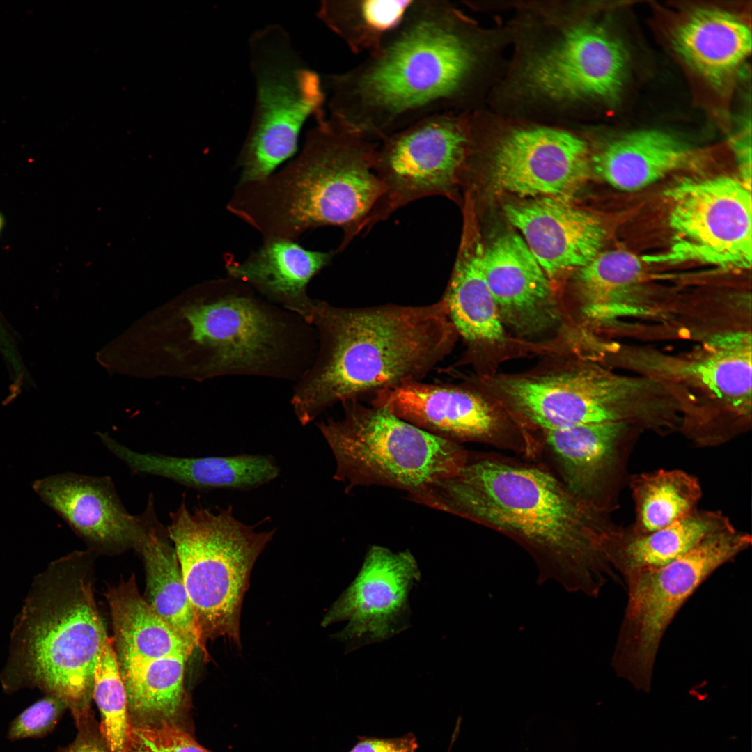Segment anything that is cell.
<instances>
[{
	"label": "cell",
	"mask_w": 752,
	"mask_h": 752,
	"mask_svg": "<svg viewBox=\"0 0 752 752\" xmlns=\"http://www.w3.org/2000/svg\"><path fill=\"white\" fill-rule=\"evenodd\" d=\"M629 423L610 421L543 430L563 483L576 496L602 512L603 498Z\"/></svg>",
	"instance_id": "d4e9b609"
},
{
	"label": "cell",
	"mask_w": 752,
	"mask_h": 752,
	"mask_svg": "<svg viewBox=\"0 0 752 752\" xmlns=\"http://www.w3.org/2000/svg\"><path fill=\"white\" fill-rule=\"evenodd\" d=\"M733 526L719 512L698 511L653 532L624 534L611 528L602 542L603 554L624 579L657 568L680 557L702 539Z\"/></svg>",
	"instance_id": "83f0119b"
},
{
	"label": "cell",
	"mask_w": 752,
	"mask_h": 752,
	"mask_svg": "<svg viewBox=\"0 0 752 752\" xmlns=\"http://www.w3.org/2000/svg\"><path fill=\"white\" fill-rule=\"evenodd\" d=\"M127 752H210L178 722L130 721Z\"/></svg>",
	"instance_id": "e575fe53"
},
{
	"label": "cell",
	"mask_w": 752,
	"mask_h": 752,
	"mask_svg": "<svg viewBox=\"0 0 752 752\" xmlns=\"http://www.w3.org/2000/svg\"><path fill=\"white\" fill-rule=\"evenodd\" d=\"M5 225V219L2 213L0 212V236Z\"/></svg>",
	"instance_id": "60d3db41"
},
{
	"label": "cell",
	"mask_w": 752,
	"mask_h": 752,
	"mask_svg": "<svg viewBox=\"0 0 752 752\" xmlns=\"http://www.w3.org/2000/svg\"><path fill=\"white\" fill-rule=\"evenodd\" d=\"M455 112L432 115L379 143L375 170L384 193L366 229L402 207L432 196L455 201L464 169L469 134Z\"/></svg>",
	"instance_id": "4fadbf2b"
},
{
	"label": "cell",
	"mask_w": 752,
	"mask_h": 752,
	"mask_svg": "<svg viewBox=\"0 0 752 752\" xmlns=\"http://www.w3.org/2000/svg\"><path fill=\"white\" fill-rule=\"evenodd\" d=\"M66 708L67 705L63 700L46 694L12 721L8 738L15 741L47 735L54 728Z\"/></svg>",
	"instance_id": "d590c367"
},
{
	"label": "cell",
	"mask_w": 752,
	"mask_h": 752,
	"mask_svg": "<svg viewBox=\"0 0 752 752\" xmlns=\"http://www.w3.org/2000/svg\"><path fill=\"white\" fill-rule=\"evenodd\" d=\"M496 386L516 415L542 431L639 421L656 408L652 396L666 393L653 379L627 378L591 365L502 377Z\"/></svg>",
	"instance_id": "8fae6325"
},
{
	"label": "cell",
	"mask_w": 752,
	"mask_h": 752,
	"mask_svg": "<svg viewBox=\"0 0 752 752\" xmlns=\"http://www.w3.org/2000/svg\"><path fill=\"white\" fill-rule=\"evenodd\" d=\"M92 698L100 710L99 728L110 752H127L130 719L113 637H107L95 664Z\"/></svg>",
	"instance_id": "836d02e7"
},
{
	"label": "cell",
	"mask_w": 752,
	"mask_h": 752,
	"mask_svg": "<svg viewBox=\"0 0 752 752\" xmlns=\"http://www.w3.org/2000/svg\"><path fill=\"white\" fill-rule=\"evenodd\" d=\"M181 309L191 373L298 379L315 357L311 325L228 276Z\"/></svg>",
	"instance_id": "8992f818"
},
{
	"label": "cell",
	"mask_w": 752,
	"mask_h": 752,
	"mask_svg": "<svg viewBox=\"0 0 752 752\" xmlns=\"http://www.w3.org/2000/svg\"><path fill=\"white\" fill-rule=\"evenodd\" d=\"M412 501L499 531L531 556L538 582L597 597L611 566L602 549L610 528L601 511L544 469L494 458H468L459 471Z\"/></svg>",
	"instance_id": "6da1fadb"
},
{
	"label": "cell",
	"mask_w": 752,
	"mask_h": 752,
	"mask_svg": "<svg viewBox=\"0 0 752 752\" xmlns=\"http://www.w3.org/2000/svg\"><path fill=\"white\" fill-rule=\"evenodd\" d=\"M484 250L474 208L466 203L460 247L442 298L457 334L472 344L502 343L506 338L483 273Z\"/></svg>",
	"instance_id": "cb8c5ba5"
},
{
	"label": "cell",
	"mask_w": 752,
	"mask_h": 752,
	"mask_svg": "<svg viewBox=\"0 0 752 752\" xmlns=\"http://www.w3.org/2000/svg\"><path fill=\"white\" fill-rule=\"evenodd\" d=\"M263 242L244 260L226 258L228 277L249 285L266 300L305 321L314 300L307 293V285L330 263L335 252L308 250L295 241L284 239Z\"/></svg>",
	"instance_id": "603a6c76"
},
{
	"label": "cell",
	"mask_w": 752,
	"mask_h": 752,
	"mask_svg": "<svg viewBox=\"0 0 752 752\" xmlns=\"http://www.w3.org/2000/svg\"><path fill=\"white\" fill-rule=\"evenodd\" d=\"M33 489L94 549L134 547L141 535V514L128 512L109 476L58 473L35 480Z\"/></svg>",
	"instance_id": "d6986e66"
},
{
	"label": "cell",
	"mask_w": 752,
	"mask_h": 752,
	"mask_svg": "<svg viewBox=\"0 0 752 752\" xmlns=\"http://www.w3.org/2000/svg\"><path fill=\"white\" fill-rule=\"evenodd\" d=\"M676 52L696 72L720 86L751 51V32L737 15L723 10L692 11L674 31Z\"/></svg>",
	"instance_id": "4316f807"
},
{
	"label": "cell",
	"mask_w": 752,
	"mask_h": 752,
	"mask_svg": "<svg viewBox=\"0 0 752 752\" xmlns=\"http://www.w3.org/2000/svg\"><path fill=\"white\" fill-rule=\"evenodd\" d=\"M412 0H323L318 18L355 54L375 51Z\"/></svg>",
	"instance_id": "d6a6232c"
},
{
	"label": "cell",
	"mask_w": 752,
	"mask_h": 752,
	"mask_svg": "<svg viewBox=\"0 0 752 752\" xmlns=\"http://www.w3.org/2000/svg\"><path fill=\"white\" fill-rule=\"evenodd\" d=\"M627 65L622 45L602 29L574 28L550 51L532 61L526 76L535 91L554 98L613 100Z\"/></svg>",
	"instance_id": "e0dca14e"
},
{
	"label": "cell",
	"mask_w": 752,
	"mask_h": 752,
	"mask_svg": "<svg viewBox=\"0 0 752 752\" xmlns=\"http://www.w3.org/2000/svg\"><path fill=\"white\" fill-rule=\"evenodd\" d=\"M374 395L372 405L444 439L534 451V443L510 432L497 411L470 391L416 381L379 390Z\"/></svg>",
	"instance_id": "5bb4252c"
},
{
	"label": "cell",
	"mask_w": 752,
	"mask_h": 752,
	"mask_svg": "<svg viewBox=\"0 0 752 752\" xmlns=\"http://www.w3.org/2000/svg\"><path fill=\"white\" fill-rule=\"evenodd\" d=\"M306 322L319 343L291 398L303 425L336 402L420 381L451 352L458 335L443 298L425 306L363 308L314 299Z\"/></svg>",
	"instance_id": "3957f363"
},
{
	"label": "cell",
	"mask_w": 752,
	"mask_h": 752,
	"mask_svg": "<svg viewBox=\"0 0 752 752\" xmlns=\"http://www.w3.org/2000/svg\"><path fill=\"white\" fill-rule=\"evenodd\" d=\"M344 416L317 425L334 455V479L345 489L382 485L409 496L452 476L469 456L459 443L409 423L387 409L343 403Z\"/></svg>",
	"instance_id": "ba28073f"
},
{
	"label": "cell",
	"mask_w": 752,
	"mask_h": 752,
	"mask_svg": "<svg viewBox=\"0 0 752 752\" xmlns=\"http://www.w3.org/2000/svg\"><path fill=\"white\" fill-rule=\"evenodd\" d=\"M666 196L670 245L644 260L695 262L723 269L751 267V186L726 175L689 178L671 187Z\"/></svg>",
	"instance_id": "7c38bea8"
},
{
	"label": "cell",
	"mask_w": 752,
	"mask_h": 752,
	"mask_svg": "<svg viewBox=\"0 0 752 752\" xmlns=\"http://www.w3.org/2000/svg\"><path fill=\"white\" fill-rule=\"evenodd\" d=\"M691 150L673 135L641 130L613 141L594 158L596 173L614 188H644L691 162Z\"/></svg>",
	"instance_id": "f1b7e54d"
},
{
	"label": "cell",
	"mask_w": 752,
	"mask_h": 752,
	"mask_svg": "<svg viewBox=\"0 0 752 752\" xmlns=\"http://www.w3.org/2000/svg\"><path fill=\"white\" fill-rule=\"evenodd\" d=\"M503 211L549 279L584 267L605 242L601 221L563 198L538 197L507 204Z\"/></svg>",
	"instance_id": "ffe728a7"
},
{
	"label": "cell",
	"mask_w": 752,
	"mask_h": 752,
	"mask_svg": "<svg viewBox=\"0 0 752 752\" xmlns=\"http://www.w3.org/2000/svg\"><path fill=\"white\" fill-rule=\"evenodd\" d=\"M643 272L641 260L620 249L600 252L575 278L584 316L597 322L648 315L633 292Z\"/></svg>",
	"instance_id": "4dcf8cb0"
},
{
	"label": "cell",
	"mask_w": 752,
	"mask_h": 752,
	"mask_svg": "<svg viewBox=\"0 0 752 752\" xmlns=\"http://www.w3.org/2000/svg\"><path fill=\"white\" fill-rule=\"evenodd\" d=\"M630 487L635 503L632 533L647 534L696 510L701 497L698 480L680 470H659L634 476Z\"/></svg>",
	"instance_id": "1f68e13d"
},
{
	"label": "cell",
	"mask_w": 752,
	"mask_h": 752,
	"mask_svg": "<svg viewBox=\"0 0 752 752\" xmlns=\"http://www.w3.org/2000/svg\"><path fill=\"white\" fill-rule=\"evenodd\" d=\"M93 557L75 551L35 580L1 678L7 691L30 687L59 698L76 724L91 716L94 669L108 637L85 574Z\"/></svg>",
	"instance_id": "5b68a950"
},
{
	"label": "cell",
	"mask_w": 752,
	"mask_h": 752,
	"mask_svg": "<svg viewBox=\"0 0 752 752\" xmlns=\"http://www.w3.org/2000/svg\"><path fill=\"white\" fill-rule=\"evenodd\" d=\"M102 444L136 473L159 476L197 489L250 490L276 478L280 469L272 457L262 455L181 457L141 453L107 433Z\"/></svg>",
	"instance_id": "7402d4cb"
},
{
	"label": "cell",
	"mask_w": 752,
	"mask_h": 752,
	"mask_svg": "<svg viewBox=\"0 0 752 752\" xmlns=\"http://www.w3.org/2000/svg\"><path fill=\"white\" fill-rule=\"evenodd\" d=\"M418 747L416 736L409 733L393 738L359 737L348 752H416Z\"/></svg>",
	"instance_id": "8d00e7d4"
},
{
	"label": "cell",
	"mask_w": 752,
	"mask_h": 752,
	"mask_svg": "<svg viewBox=\"0 0 752 752\" xmlns=\"http://www.w3.org/2000/svg\"><path fill=\"white\" fill-rule=\"evenodd\" d=\"M751 334L721 331L685 358L657 362L666 377L706 395L744 423L751 415Z\"/></svg>",
	"instance_id": "44dd1931"
},
{
	"label": "cell",
	"mask_w": 752,
	"mask_h": 752,
	"mask_svg": "<svg viewBox=\"0 0 752 752\" xmlns=\"http://www.w3.org/2000/svg\"><path fill=\"white\" fill-rule=\"evenodd\" d=\"M483 268L505 329L535 338L561 324L549 278L521 236L506 233L485 247Z\"/></svg>",
	"instance_id": "ac0fdd59"
},
{
	"label": "cell",
	"mask_w": 752,
	"mask_h": 752,
	"mask_svg": "<svg viewBox=\"0 0 752 752\" xmlns=\"http://www.w3.org/2000/svg\"><path fill=\"white\" fill-rule=\"evenodd\" d=\"M751 543L749 534L731 526L707 535L667 565L625 579L627 602L611 660L617 675L649 692L661 641L678 611L715 570Z\"/></svg>",
	"instance_id": "30bf717a"
},
{
	"label": "cell",
	"mask_w": 752,
	"mask_h": 752,
	"mask_svg": "<svg viewBox=\"0 0 752 752\" xmlns=\"http://www.w3.org/2000/svg\"><path fill=\"white\" fill-rule=\"evenodd\" d=\"M249 50L255 100L237 161L239 182L272 175L297 150L306 120L325 116L320 78L304 61L283 26L271 24L256 31Z\"/></svg>",
	"instance_id": "9c48e42d"
},
{
	"label": "cell",
	"mask_w": 752,
	"mask_h": 752,
	"mask_svg": "<svg viewBox=\"0 0 752 752\" xmlns=\"http://www.w3.org/2000/svg\"><path fill=\"white\" fill-rule=\"evenodd\" d=\"M92 719L90 716L76 725L78 733L75 739L60 752H110L99 727Z\"/></svg>",
	"instance_id": "74e56055"
},
{
	"label": "cell",
	"mask_w": 752,
	"mask_h": 752,
	"mask_svg": "<svg viewBox=\"0 0 752 752\" xmlns=\"http://www.w3.org/2000/svg\"><path fill=\"white\" fill-rule=\"evenodd\" d=\"M141 515L142 531L134 548L142 557L145 565L146 600L180 636L201 650L196 618L178 560L167 528L157 517L152 494Z\"/></svg>",
	"instance_id": "484cf974"
},
{
	"label": "cell",
	"mask_w": 752,
	"mask_h": 752,
	"mask_svg": "<svg viewBox=\"0 0 752 752\" xmlns=\"http://www.w3.org/2000/svg\"><path fill=\"white\" fill-rule=\"evenodd\" d=\"M118 661L156 659L187 654L196 648L163 621L139 593L134 577L110 588L107 595Z\"/></svg>",
	"instance_id": "f546056e"
},
{
	"label": "cell",
	"mask_w": 752,
	"mask_h": 752,
	"mask_svg": "<svg viewBox=\"0 0 752 752\" xmlns=\"http://www.w3.org/2000/svg\"><path fill=\"white\" fill-rule=\"evenodd\" d=\"M0 353L6 360L10 371L18 373L24 367L13 336L0 313Z\"/></svg>",
	"instance_id": "f35d334b"
},
{
	"label": "cell",
	"mask_w": 752,
	"mask_h": 752,
	"mask_svg": "<svg viewBox=\"0 0 752 752\" xmlns=\"http://www.w3.org/2000/svg\"><path fill=\"white\" fill-rule=\"evenodd\" d=\"M325 117L315 119L301 152L284 168L235 188L227 210L263 242L296 241L310 230L338 226L343 230L339 252L366 228L381 200L384 187L375 170L379 142Z\"/></svg>",
	"instance_id": "277c9868"
},
{
	"label": "cell",
	"mask_w": 752,
	"mask_h": 752,
	"mask_svg": "<svg viewBox=\"0 0 752 752\" xmlns=\"http://www.w3.org/2000/svg\"><path fill=\"white\" fill-rule=\"evenodd\" d=\"M742 135L735 143L737 155L739 159L743 180L751 186V130L742 132Z\"/></svg>",
	"instance_id": "ab89813d"
},
{
	"label": "cell",
	"mask_w": 752,
	"mask_h": 752,
	"mask_svg": "<svg viewBox=\"0 0 752 752\" xmlns=\"http://www.w3.org/2000/svg\"><path fill=\"white\" fill-rule=\"evenodd\" d=\"M196 618L201 650L228 637L240 646V614L252 568L276 529L258 532L237 519L231 506L192 512L185 496L166 526Z\"/></svg>",
	"instance_id": "52a82bcc"
},
{
	"label": "cell",
	"mask_w": 752,
	"mask_h": 752,
	"mask_svg": "<svg viewBox=\"0 0 752 752\" xmlns=\"http://www.w3.org/2000/svg\"><path fill=\"white\" fill-rule=\"evenodd\" d=\"M419 579L418 564L410 551L394 552L374 545L322 625L346 621L337 636L353 646L384 640L402 629L409 593Z\"/></svg>",
	"instance_id": "9a60e30c"
},
{
	"label": "cell",
	"mask_w": 752,
	"mask_h": 752,
	"mask_svg": "<svg viewBox=\"0 0 752 752\" xmlns=\"http://www.w3.org/2000/svg\"><path fill=\"white\" fill-rule=\"evenodd\" d=\"M469 26L446 0H412L399 24L355 67L327 77L330 118L380 142L464 102L476 63Z\"/></svg>",
	"instance_id": "7a4b0ae2"
},
{
	"label": "cell",
	"mask_w": 752,
	"mask_h": 752,
	"mask_svg": "<svg viewBox=\"0 0 752 752\" xmlns=\"http://www.w3.org/2000/svg\"><path fill=\"white\" fill-rule=\"evenodd\" d=\"M588 171L584 141L565 131L535 128L516 131L501 142L492 176L503 191L563 198L583 184Z\"/></svg>",
	"instance_id": "2e32d148"
}]
</instances>
